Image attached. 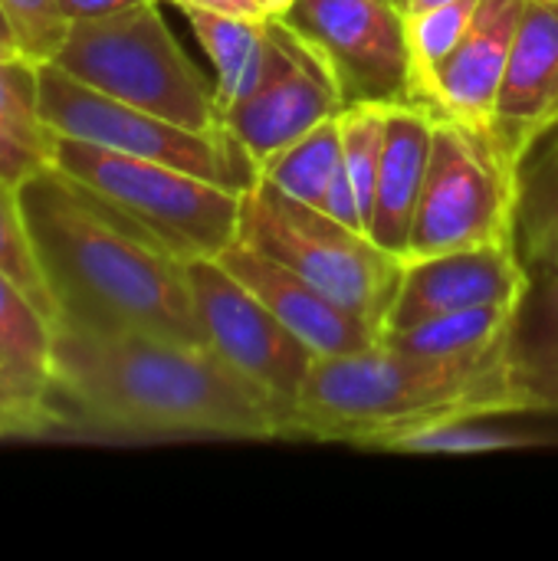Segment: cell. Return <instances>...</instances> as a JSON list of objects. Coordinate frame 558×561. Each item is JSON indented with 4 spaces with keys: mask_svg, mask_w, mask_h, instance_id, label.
<instances>
[{
    "mask_svg": "<svg viewBox=\"0 0 558 561\" xmlns=\"http://www.w3.org/2000/svg\"><path fill=\"white\" fill-rule=\"evenodd\" d=\"M53 437L273 440L280 404L207 345L132 329H53Z\"/></svg>",
    "mask_w": 558,
    "mask_h": 561,
    "instance_id": "obj_1",
    "label": "cell"
},
{
    "mask_svg": "<svg viewBox=\"0 0 558 561\" xmlns=\"http://www.w3.org/2000/svg\"><path fill=\"white\" fill-rule=\"evenodd\" d=\"M20 204L56 322L207 345L187 263L158 247L89 187L59 168H43L20 184Z\"/></svg>",
    "mask_w": 558,
    "mask_h": 561,
    "instance_id": "obj_2",
    "label": "cell"
},
{
    "mask_svg": "<svg viewBox=\"0 0 558 561\" xmlns=\"http://www.w3.org/2000/svg\"><path fill=\"white\" fill-rule=\"evenodd\" d=\"M503 352L424 358L388 345L316 358L293 404L286 437L378 450L385 440L457 417L516 414Z\"/></svg>",
    "mask_w": 558,
    "mask_h": 561,
    "instance_id": "obj_3",
    "label": "cell"
},
{
    "mask_svg": "<svg viewBox=\"0 0 558 561\" xmlns=\"http://www.w3.org/2000/svg\"><path fill=\"white\" fill-rule=\"evenodd\" d=\"M53 66L72 79L194 131H217V89L174 39L158 0L69 23Z\"/></svg>",
    "mask_w": 558,
    "mask_h": 561,
    "instance_id": "obj_4",
    "label": "cell"
},
{
    "mask_svg": "<svg viewBox=\"0 0 558 561\" xmlns=\"http://www.w3.org/2000/svg\"><path fill=\"white\" fill-rule=\"evenodd\" d=\"M53 168L89 187L181 263L217 260L237 243L243 191L76 138H56Z\"/></svg>",
    "mask_w": 558,
    "mask_h": 561,
    "instance_id": "obj_5",
    "label": "cell"
},
{
    "mask_svg": "<svg viewBox=\"0 0 558 561\" xmlns=\"http://www.w3.org/2000/svg\"><path fill=\"white\" fill-rule=\"evenodd\" d=\"M237 243L273 256L378 332L385 329L401 256L382 250L368 233L257 178L243 191Z\"/></svg>",
    "mask_w": 558,
    "mask_h": 561,
    "instance_id": "obj_6",
    "label": "cell"
},
{
    "mask_svg": "<svg viewBox=\"0 0 558 561\" xmlns=\"http://www.w3.org/2000/svg\"><path fill=\"white\" fill-rule=\"evenodd\" d=\"M516 207L520 164L506 154L493 128L437 115L405 256L516 240Z\"/></svg>",
    "mask_w": 558,
    "mask_h": 561,
    "instance_id": "obj_7",
    "label": "cell"
},
{
    "mask_svg": "<svg viewBox=\"0 0 558 561\" xmlns=\"http://www.w3.org/2000/svg\"><path fill=\"white\" fill-rule=\"evenodd\" d=\"M39 108L46 125L59 138H76L118 154L161 161L234 191H247L257 181L250 158L227 131V125L217 131L174 125L161 115L118 102L72 79L53 62L39 66Z\"/></svg>",
    "mask_w": 558,
    "mask_h": 561,
    "instance_id": "obj_8",
    "label": "cell"
},
{
    "mask_svg": "<svg viewBox=\"0 0 558 561\" xmlns=\"http://www.w3.org/2000/svg\"><path fill=\"white\" fill-rule=\"evenodd\" d=\"M283 20L319 56L345 105L414 102L401 0H296Z\"/></svg>",
    "mask_w": 558,
    "mask_h": 561,
    "instance_id": "obj_9",
    "label": "cell"
},
{
    "mask_svg": "<svg viewBox=\"0 0 558 561\" xmlns=\"http://www.w3.org/2000/svg\"><path fill=\"white\" fill-rule=\"evenodd\" d=\"M187 283L207 348L270 394L289 424L316 355L220 260H191Z\"/></svg>",
    "mask_w": 558,
    "mask_h": 561,
    "instance_id": "obj_10",
    "label": "cell"
},
{
    "mask_svg": "<svg viewBox=\"0 0 558 561\" xmlns=\"http://www.w3.org/2000/svg\"><path fill=\"white\" fill-rule=\"evenodd\" d=\"M273 46L270 79L220 118L250 158L253 171H260L276 151L303 138L309 128L345 108L332 76L286 26V20H273Z\"/></svg>",
    "mask_w": 558,
    "mask_h": 561,
    "instance_id": "obj_11",
    "label": "cell"
},
{
    "mask_svg": "<svg viewBox=\"0 0 558 561\" xmlns=\"http://www.w3.org/2000/svg\"><path fill=\"white\" fill-rule=\"evenodd\" d=\"M529 286V266L516 240L405 256L401 276L382 332L408 329L434 316L477 306H520Z\"/></svg>",
    "mask_w": 558,
    "mask_h": 561,
    "instance_id": "obj_12",
    "label": "cell"
},
{
    "mask_svg": "<svg viewBox=\"0 0 558 561\" xmlns=\"http://www.w3.org/2000/svg\"><path fill=\"white\" fill-rule=\"evenodd\" d=\"M220 266L234 273L316 358L332 355H355L365 348H375L382 342V332L335 302L329 293H322L306 276L293 273L289 266L276 263L273 256L247 247L230 243L220 256Z\"/></svg>",
    "mask_w": 558,
    "mask_h": 561,
    "instance_id": "obj_13",
    "label": "cell"
},
{
    "mask_svg": "<svg viewBox=\"0 0 558 561\" xmlns=\"http://www.w3.org/2000/svg\"><path fill=\"white\" fill-rule=\"evenodd\" d=\"M490 128L516 164L558 128V0H526Z\"/></svg>",
    "mask_w": 558,
    "mask_h": 561,
    "instance_id": "obj_14",
    "label": "cell"
},
{
    "mask_svg": "<svg viewBox=\"0 0 558 561\" xmlns=\"http://www.w3.org/2000/svg\"><path fill=\"white\" fill-rule=\"evenodd\" d=\"M53 329L0 273V437H53Z\"/></svg>",
    "mask_w": 558,
    "mask_h": 561,
    "instance_id": "obj_15",
    "label": "cell"
},
{
    "mask_svg": "<svg viewBox=\"0 0 558 561\" xmlns=\"http://www.w3.org/2000/svg\"><path fill=\"white\" fill-rule=\"evenodd\" d=\"M523 10L526 0H480L460 46L437 72L424 108L490 128Z\"/></svg>",
    "mask_w": 558,
    "mask_h": 561,
    "instance_id": "obj_16",
    "label": "cell"
},
{
    "mask_svg": "<svg viewBox=\"0 0 558 561\" xmlns=\"http://www.w3.org/2000/svg\"><path fill=\"white\" fill-rule=\"evenodd\" d=\"M434 122L437 115L414 102H395L385 112V151H382L368 237L395 256H405L408 250L411 224L428 178Z\"/></svg>",
    "mask_w": 558,
    "mask_h": 561,
    "instance_id": "obj_17",
    "label": "cell"
},
{
    "mask_svg": "<svg viewBox=\"0 0 558 561\" xmlns=\"http://www.w3.org/2000/svg\"><path fill=\"white\" fill-rule=\"evenodd\" d=\"M516 414H558V273L533 270L503 352Z\"/></svg>",
    "mask_w": 558,
    "mask_h": 561,
    "instance_id": "obj_18",
    "label": "cell"
},
{
    "mask_svg": "<svg viewBox=\"0 0 558 561\" xmlns=\"http://www.w3.org/2000/svg\"><path fill=\"white\" fill-rule=\"evenodd\" d=\"M207 62L214 66L220 118L247 102L273 69V20H243L210 10H181ZM224 125V122H220Z\"/></svg>",
    "mask_w": 558,
    "mask_h": 561,
    "instance_id": "obj_19",
    "label": "cell"
},
{
    "mask_svg": "<svg viewBox=\"0 0 558 561\" xmlns=\"http://www.w3.org/2000/svg\"><path fill=\"white\" fill-rule=\"evenodd\" d=\"M56 138L39 108V66L23 56L0 59V181L20 187L53 168Z\"/></svg>",
    "mask_w": 558,
    "mask_h": 561,
    "instance_id": "obj_20",
    "label": "cell"
},
{
    "mask_svg": "<svg viewBox=\"0 0 558 561\" xmlns=\"http://www.w3.org/2000/svg\"><path fill=\"white\" fill-rule=\"evenodd\" d=\"M513 306H477L424 319L408 329L382 332V345L424 358H483L506 345L513 329Z\"/></svg>",
    "mask_w": 558,
    "mask_h": 561,
    "instance_id": "obj_21",
    "label": "cell"
},
{
    "mask_svg": "<svg viewBox=\"0 0 558 561\" xmlns=\"http://www.w3.org/2000/svg\"><path fill=\"white\" fill-rule=\"evenodd\" d=\"M516 243L526 266L558 273V128L520 164Z\"/></svg>",
    "mask_w": 558,
    "mask_h": 561,
    "instance_id": "obj_22",
    "label": "cell"
},
{
    "mask_svg": "<svg viewBox=\"0 0 558 561\" xmlns=\"http://www.w3.org/2000/svg\"><path fill=\"white\" fill-rule=\"evenodd\" d=\"M556 437H539L520 427L497 424L493 417H457L431 427H418L385 440L375 454H405V457H477L503 450H536L553 447Z\"/></svg>",
    "mask_w": 558,
    "mask_h": 561,
    "instance_id": "obj_23",
    "label": "cell"
},
{
    "mask_svg": "<svg viewBox=\"0 0 558 561\" xmlns=\"http://www.w3.org/2000/svg\"><path fill=\"white\" fill-rule=\"evenodd\" d=\"M339 168H342V131H339V115H332L316 128H309L293 145H286L283 151H276L257 171V178L322 210Z\"/></svg>",
    "mask_w": 558,
    "mask_h": 561,
    "instance_id": "obj_24",
    "label": "cell"
},
{
    "mask_svg": "<svg viewBox=\"0 0 558 561\" xmlns=\"http://www.w3.org/2000/svg\"><path fill=\"white\" fill-rule=\"evenodd\" d=\"M480 0H454L431 10L408 13V46H411V82H414V105H428L437 72L460 46L474 10Z\"/></svg>",
    "mask_w": 558,
    "mask_h": 561,
    "instance_id": "obj_25",
    "label": "cell"
},
{
    "mask_svg": "<svg viewBox=\"0 0 558 561\" xmlns=\"http://www.w3.org/2000/svg\"><path fill=\"white\" fill-rule=\"evenodd\" d=\"M385 112L388 105L378 102H358L345 105L339 112V131H342V161L352 178V187L358 194L365 233L375 207V187L382 171V151H385Z\"/></svg>",
    "mask_w": 558,
    "mask_h": 561,
    "instance_id": "obj_26",
    "label": "cell"
},
{
    "mask_svg": "<svg viewBox=\"0 0 558 561\" xmlns=\"http://www.w3.org/2000/svg\"><path fill=\"white\" fill-rule=\"evenodd\" d=\"M0 273H7L23 296L46 316L56 322V306L49 299L33 240H30V227L23 217V204H20V187L0 181Z\"/></svg>",
    "mask_w": 558,
    "mask_h": 561,
    "instance_id": "obj_27",
    "label": "cell"
},
{
    "mask_svg": "<svg viewBox=\"0 0 558 561\" xmlns=\"http://www.w3.org/2000/svg\"><path fill=\"white\" fill-rule=\"evenodd\" d=\"M0 10L23 59L36 66L56 59L69 33V20L59 0H0Z\"/></svg>",
    "mask_w": 558,
    "mask_h": 561,
    "instance_id": "obj_28",
    "label": "cell"
},
{
    "mask_svg": "<svg viewBox=\"0 0 558 561\" xmlns=\"http://www.w3.org/2000/svg\"><path fill=\"white\" fill-rule=\"evenodd\" d=\"M158 3H174L178 10H210V13H227V16H243V20H270L257 0H158Z\"/></svg>",
    "mask_w": 558,
    "mask_h": 561,
    "instance_id": "obj_29",
    "label": "cell"
},
{
    "mask_svg": "<svg viewBox=\"0 0 558 561\" xmlns=\"http://www.w3.org/2000/svg\"><path fill=\"white\" fill-rule=\"evenodd\" d=\"M138 3H148V0H59L69 23L99 20V16H109V13H118V10H128V7H138Z\"/></svg>",
    "mask_w": 558,
    "mask_h": 561,
    "instance_id": "obj_30",
    "label": "cell"
},
{
    "mask_svg": "<svg viewBox=\"0 0 558 561\" xmlns=\"http://www.w3.org/2000/svg\"><path fill=\"white\" fill-rule=\"evenodd\" d=\"M13 56H20V49H16V39H13L10 26L3 20V10H0V59H13Z\"/></svg>",
    "mask_w": 558,
    "mask_h": 561,
    "instance_id": "obj_31",
    "label": "cell"
},
{
    "mask_svg": "<svg viewBox=\"0 0 558 561\" xmlns=\"http://www.w3.org/2000/svg\"><path fill=\"white\" fill-rule=\"evenodd\" d=\"M260 7H263V13L270 16V20H283L286 13H289V7L296 3V0H257Z\"/></svg>",
    "mask_w": 558,
    "mask_h": 561,
    "instance_id": "obj_32",
    "label": "cell"
},
{
    "mask_svg": "<svg viewBox=\"0 0 558 561\" xmlns=\"http://www.w3.org/2000/svg\"><path fill=\"white\" fill-rule=\"evenodd\" d=\"M441 3H454V0H405V10L418 13V10H431V7H441Z\"/></svg>",
    "mask_w": 558,
    "mask_h": 561,
    "instance_id": "obj_33",
    "label": "cell"
},
{
    "mask_svg": "<svg viewBox=\"0 0 558 561\" xmlns=\"http://www.w3.org/2000/svg\"><path fill=\"white\" fill-rule=\"evenodd\" d=\"M401 3H405V0H401Z\"/></svg>",
    "mask_w": 558,
    "mask_h": 561,
    "instance_id": "obj_34",
    "label": "cell"
}]
</instances>
